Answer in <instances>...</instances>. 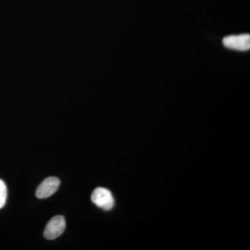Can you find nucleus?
<instances>
[{
	"label": "nucleus",
	"mask_w": 250,
	"mask_h": 250,
	"mask_svg": "<svg viewBox=\"0 0 250 250\" xmlns=\"http://www.w3.org/2000/svg\"><path fill=\"white\" fill-rule=\"evenodd\" d=\"M223 45L228 48L238 51L249 50L250 48V34L232 35L224 38Z\"/></svg>",
	"instance_id": "obj_4"
},
{
	"label": "nucleus",
	"mask_w": 250,
	"mask_h": 250,
	"mask_svg": "<svg viewBox=\"0 0 250 250\" xmlns=\"http://www.w3.org/2000/svg\"><path fill=\"white\" fill-rule=\"evenodd\" d=\"M7 199V188L6 184L0 179V209L4 207Z\"/></svg>",
	"instance_id": "obj_5"
},
{
	"label": "nucleus",
	"mask_w": 250,
	"mask_h": 250,
	"mask_svg": "<svg viewBox=\"0 0 250 250\" xmlns=\"http://www.w3.org/2000/svg\"><path fill=\"white\" fill-rule=\"evenodd\" d=\"M61 182L55 177H50L45 179L36 189V195L37 198H48L58 190Z\"/></svg>",
	"instance_id": "obj_3"
},
{
	"label": "nucleus",
	"mask_w": 250,
	"mask_h": 250,
	"mask_svg": "<svg viewBox=\"0 0 250 250\" xmlns=\"http://www.w3.org/2000/svg\"><path fill=\"white\" fill-rule=\"evenodd\" d=\"M65 218L62 215H57L49 220L46 225L44 231V237L47 240H54L58 238L64 232L65 229Z\"/></svg>",
	"instance_id": "obj_2"
},
{
	"label": "nucleus",
	"mask_w": 250,
	"mask_h": 250,
	"mask_svg": "<svg viewBox=\"0 0 250 250\" xmlns=\"http://www.w3.org/2000/svg\"><path fill=\"white\" fill-rule=\"evenodd\" d=\"M91 201L97 207L105 210H109L114 206L113 195L108 189L99 187L93 190L91 195Z\"/></svg>",
	"instance_id": "obj_1"
}]
</instances>
